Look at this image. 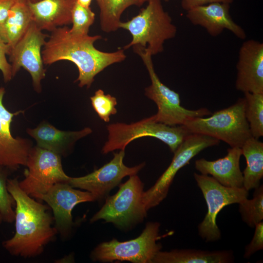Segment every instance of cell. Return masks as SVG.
<instances>
[{
  "label": "cell",
  "mask_w": 263,
  "mask_h": 263,
  "mask_svg": "<svg viewBox=\"0 0 263 263\" xmlns=\"http://www.w3.org/2000/svg\"><path fill=\"white\" fill-rule=\"evenodd\" d=\"M160 224L149 222L137 238L120 242L116 239L102 242L92 251L91 258L94 261L113 262L128 261L133 263H152L156 254L161 250L159 238Z\"/></svg>",
  "instance_id": "obj_8"
},
{
  "label": "cell",
  "mask_w": 263,
  "mask_h": 263,
  "mask_svg": "<svg viewBox=\"0 0 263 263\" xmlns=\"http://www.w3.org/2000/svg\"><path fill=\"white\" fill-rule=\"evenodd\" d=\"M148 5L131 19L121 21L119 28L128 31L131 41L124 47L145 48L152 56L162 53L166 40L175 38L176 26L169 13L163 8L161 0H148Z\"/></svg>",
  "instance_id": "obj_3"
},
{
  "label": "cell",
  "mask_w": 263,
  "mask_h": 263,
  "mask_svg": "<svg viewBox=\"0 0 263 263\" xmlns=\"http://www.w3.org/2000/svg\"><path fill=\"white\" fill-rule=\"evenodd\" d=\"M246 165L243 174V187L249 191L258 187L263 177V143L251 137L241 147Z\"/></svg>",
  "instance_id": "obj_23"
},
{
  "label": "cell",
  "mask_w": 263,
  "mask_h": 263,
  "mask_svg": "<svg viewBox=\"0 0 263 263\" xmlns=\"http://www.w3.org/2000/svg\"><path fill=\"white\" fill-rule=\"evenodd\" d=\"M94 19V13L90 7H84L75 1L72 11V26L70 32L77 36L89 35L90 27Z\"/></svg>",
  "instance_id": "obj_27"
},
{
  "label": "cell",
  "mask_w": 263,
  "mask_h": 263,
  "mask_svg": "<svg viewBox=\"0 0 263 263\" xmlns=\"http://www.w3.org/2000/svg\"><path fill=\"white\" fill-rule=\"evenodd\" d=\"M184 126L191 133L211 136L225 142L230 147L241 148L245 141L252 137L245 116L243 97L209 116L190 119Z\"/></svg>",
  "instance_id": "obj_4"
},
{
  "label": "cell",
  "mask_w": 263,
  "mask_h": 263,
  "mask_svg": "<svg viewBox=\"0 0 263 263\" xmlns=\"http://www.w3.org/2000/svg\"><path fill=\"white\" fill-rule=\"evenodd\" d=\"M26 166L25 178L19 186L36 199L38 200L55 184L68 183L70 178L62 169L60 155L37 146L31 149Z\"/></svg>",
  "instance_id": "obj_11"
},
{
  "label": "cell",
  "mask_w": 263,
  "mask_h": 263,
  "mask_svg": "<svg viewBox=\"0 0 263 263\" xmlns=\"http://www.w3.org/2000/svg\"><path fill=\"white\" fill-rule=\"evenodd\" d=\"M75 0H40L28 2L33 20L41 30L52 32L72 23V11Z\"/></svg>",
  "instance_id": "obj_20"
},
{
  "label": "cell",
  "mask_w": 263,
  "mask_h": 263,
  "mask_svg": "<svg viewBox=\"0 0 263 263\" xmlns=\"http://www.w3.org/2000/svg\"><path fill=\"white\" fill-rule=\"evenodd\" d=\"M236 89L246 92L263 94V43L254 39L241 46L236 64Z\"/></svg>",
  "instance_id": "obj_15"
},
{
  "label": "cell",
  "mask_w": 263,
  "mask_h": 263,
  "mask_svg": "<svg viewBox=\"0 0 263 263\" xmlns=\"http://www.w3.org/2000/svg\"><path fill=\"white\" fill-rule=\"evenodd\" d=\"M38 200L45 201L52 209L56 228L63 235L67 234L73 226L72 212L77 205L96 200L91 192L73 188L66 182L55 184Z\"/></svg>",
  "instance_id": "obj_14"
},
{
  "label": "cell",
  "mask_w": 263,
  "mask_h": 263,
  "mask_svg": "<svg viewBox=\"0 0 263 263\" xmlns=\"http://www.w3.org/2000/svg\"><path fill=\"white\" fill-rule=\"evenodd\" d=\"M234 0H182L181 7L187 11L192 8L210 3L221 2L230 4Z\"/></svg>",
  "instance_id": "obj_32"
},
{
  "label": "cell",
  "mask_w": 263,
  "mask_h": 263,
  "mask_svg": "<svg viewBox=\"0 0 263 263\" xmlns=\"http://www.w3.org/2000/svg\"><path fill=\"white\" fill-rule=\"evenodd\" d=\"M48 37L33 21L23 37L10 48L7 55L13 77L21 68H23L30 74L33 88L38 93L41 92V81L46 75L41 51Z\"/></svg>",
  "instance_id": "obj_12"
},
{
  "label": "cell",
  "mask_w": 263,
  "mask_h": 263,
  "mask_svg": "<svg viewBox=\"0 0 263 263\" xmlns=\"http://www.w3.org/2000/svg\"><path fill=\"white\" fill-rule=\"evenodd\" d=\"M9 170L6 168L0 167V213L3 221L12 223L15 221V211L13 207L16 205V203L7 188Z\"/></svg>",
  "instance_id": "obj_28"
},
{
  "label": "cell",
  "mask_w": 263,
  "mask_h": 263,
  "mask_svg": "<svg viewBox=\"0 0 263 263\" xmlns=\"http://www.w3.org/2000/svg\"><path fill=\"white\" fill-rule=\"evenodd\" d=\"M113 154V158L100 168L84 176L70 177L68 183L91 192L96 200H100L106 198L124 177L136 175L145 165L142 163L132 167L126 166L123 162L125 150Z\"/></svg>",
  "instance_id": "obj_13"
},
{
  "label": "cell",
  "mask_w": 263,
  "mask_h": 263,
  "mask_svg": "<svg viewBox=\"0 0 263 263\" xmlns=\"http://www.w3.org/2000/svg\"><path fill=\"white\" fill-rule=\"evenodd\" d=\"M7 188L15 199L16 232L2 243L11 255L24 258L37 256L55 237L57 230L47 206L25 193L17 178L8 179Z\"/></svg>",
  "instance_id": "obj_2"
},
{
  "label": "cell",
  "mask_w": 263,
  "mask_h": 263,
  "mask_svg": "<svg viewBox=\"0 0 263 263\" xmlns=\"http://www.w3.org/2000/svg\"><path fill=\"white\" fill-rule=\"evenodd\" d=\"M93 0H75L76 2L78 4L86 7H90Z\"/></svg>",
  "instance_id": "obj_34"
},
{
  "label": "cell",
  "mask_w": 263,
  "mask_h": 263,
  "mask_svg": "<svg viewBox=\"0 0 263 263\" xmlns=\"http://www.w3.org/2000/svg\"><path fill=\"white\" fill-rule=\"evenodd\" d=\"M16 0H0V24L6 18L8 12Z\"/></svg>",
  "instance_id": "obj_33"
},
{
  "label": "cell",
  "mask_w": 263,
  "mask_h": 263,
  "mask_svg": "<svg viewBox=\"0 0 263 263\" xmlns=\"http://www.w3.org/2000/svg\"><path fill=\"white\" fill-rule=\"evenodd\" d=\"M26 0L28 2L35 3L36 2H38L40 1V0Z\"/></svg>",
  "instance_id": "obj_35"
},
{
  "label": "cell",
  "mask_w": 263,
  "mask_h": 263,
  "mask_svg": "<svg viewBox=\"0 0 263 263\" xmlns=\"http://www.w3.org/2000/svg\"><path fill=\"white\" fill-rule=\"evenodd\" d=\"M242 155L239 147H230L224 157L214 161L205 158L195 162V168L201 174L210 175L222 185L230 188L243 187V174L240 167Z\"/></svg>",
  "instance_id": "obj_18"
},
{
  "label": "cell",
  "mask_w": 263,
  "mask_h": 263,
  "mask_svg": "<svg viewBox=\"0 0 263 263\" xmlns=\"http://www.w3.org/2000/svg\"><path fill=\"white\" fill-rule=\"evenodd\" d=\"M107 129L108 137L102 150L103 154L117 150H125L132 141L145 136L162 141L174 152L186 137L191 134L184 125L169 126L155 121L152 116L131 124H109Z\"/></svg>",
  "instance_id": "obj_7"
},
{
  "label": "cell",
  "mask_w": 263,
  "mask_h": 263,
  "mask_svg": "<svg viewBox=\"0 0 263 263\" xmlns=\"http://www.w3.org/2000/svg\"><path fill=\"white\" fill-rule=\"evenodd\" d=\"M234 256L231 250L208 251L194 249L159 251L152 263H231Z\"/></svg>",
  "instance_id": "obj_21"
},
{
  "label": "cell",
  "mask_w": 263,
  "mask_h": 263,
  "mask_svg": "<svg viewBox=\"0 0 263 263\" xmlns=\"http://www.w3.org/2000/svg\"><path fill=\"white\" fill-rule=\"evenodd\" d=\"M239 204L242 220L248 226L253 228L263 220V186L254 189L253 197L246 198Z\"/></svg>",
  "instance_id": "obj_26"
},
{
  "label": "cell",
  "mask_w": 263,
  "mask_h": 263,
  "mask_svg": "<svg viewBox=\"0 0 263 263\" xmlns=\"http://www.w3.org/2000/svg\"><path fill=\"white\" fill-rule=\"evenodd\" d=\"M220 141L211 136L197 133L187 136L173 152L172 161L155 184L144 191L142 202L146 210L159 205L167 196L169 188L178 171L188 164L201 151L218 145Z\"/></svg>",
  "instance_id": "obj_10"
},
{
  "label": "cell",
  "mask_w": 263,
  "mask_h": 263,
  "mask_svg": "<svg viewBox=\"0 0 263 263\" xmlns=\"http://www.w3.org/2000/svg\"><path fill=\"white\" fill-rule=\"evenodd\" d=\"M230 5L215 2L198 6L187 11L186 17L191 24L203 27L212 37L220 35L226 29L238 38L244 39L246 33L233 20L230 14Z\"/></svg>",
  "instance_id": "obj_17"
},
{
  "label": "cell",
  "mask_w": 263,
  "mask_h": 263,
  "mask_svg": "<svg viewBox=\"0 0 263 263\" xmlns=\"http://www.w3.org/2000/svg\"><path fill=\"white\" fill-rule=\"evenodd\" d=\"M33 21L28 2L16 0L0 24V38L11 48L23 37Z\"/></svg>",
  "instance_id": "obj_22"
},
{
  "label": "cell",
  "mask_w": 263,
  "mask_h": 263,
  "mask_svg": "<svg viewBox=\"0 0 263 263\" xmlns=\"http://www.w3.org/2000/svg\"><path fill=\"white\" fill-rule=\"evenodd\" d=\"M27 132L35 139L38 147L64 156L77 141L91 133L92 130L86 127L78 131H63L43 121L34 129H27Z\"/></svg>",
  "instance_id": "obj_19"
},
{
  "label": "cell",
  "mask_w": 263,
  "mask_h": 263,
  "mask_svg": "<svg viewBox=\"0 0 263 263\" xmlns=\"http://www.w3.org/2000/svg\"><path fill=\"white\" fill-rule=\"evenodd\" d=\"M193 176L207 206L206 216L198 226V235L207 243L216 242L221 238L216 223L218 214L224 207L247 198L248 191L244 187L224 186L208 175L195 172Z\"/></svg>",
  "instance_id": "obj_9"
},
{
  "label": "cell",
  "mask_w": 263,
  "mask_h": 263,
  "mask_svg": "<svg viewBox=\"0 0 263 263\" xmlns=\"http://www.w3.org/2000/svg\"><path fill=\"white\" fill-rule=\"evenodd\" d=\"M164 0V1H166V2H168V1H169L170 0Z\"/></svg>",
  "instance_id": "obj_37"
},
{
  "label": "cell",
  "mask_w": 263,
  "mask_h": 263,
  "mask_svg": "<svg viewBox=\"0 0 263 263\" xmlns=\"http://www.w3.org/2000/svg\"><path fill=\"white\" fill-rule=\"evenodd\" d=\"M2 222H3L2 218L0 213V225L2 223Z\"/></svg>",
  "instance_id": "obj_36"
},
{
  "label": "cell",
  "mask_w": 263,
  "mask_h": 263,
  "mask_svg": "<svg viewBox=\"0 0 263 263\" xmlns=\"http://www.w3.org/2000/svg\"><path fill=\"white\" fill-rule=\"evenodd\" d=\"M132 48L142 58L150 75L151 84L145 88V94L157 106V113L152 116L155 121L171 126L184 125L190 119L205 117L212 113L205 108L192 110L182 106L179 94L163 84L155 73L152 56L145 48L137 46Z\"/></svg>",
  "instance_id": "obj_5"
},
{
  "label": "cell",
  "mask_w": 263,
  "mask_h": 263,
  "mask_svg": "<svg viewBox=\"0 0 263 263\" xmlns=\"http://www.w3.org/2000/svg\"><path fill=\"white\" fill-rule=\"evenodd\" d=\"M99 8L100 25L107 33L119 28L121 16L123 12L132 5L141 6L148 0H95Z\"/></svg>",
  "instance_id": "obj_24"
},
{
  "label": "cell",
  "mask_w": 263,
  "mask_h": 263,
  "mask_svg": "<svg viewBox=\"0 0 263 263\" xmlns=\"http://www.w3.org/2000/svg\"><path fill=\"white\" fill-rule=\"evenodd\" d=\"M144 191V183L140 178L136 174L130 176L119 186L115 194L106 198L104 205L90 222L104 220L122 229L132 228L147 216V211L142 202Z\"/></svg>",
  "instance_id": "obj_6"
},
{
  "label": "cell",
  "mask_w": 263,
  "mask_h": 263,
  "mask_svg": "<svg viewBox=\"0 0 263 263\" xmlns=\"http://www.w3.org/2000/svg\"><path fill=\"white\" fill-rule=\"evenodd\" d=\"M10 47L1 39L0 36V71L1 72L5 82H7L13 78L10 63L6 58Z\"/></svg>",
  "instance_id": "obj_31"
},
{
  "label": "cell",
  "mask_w": 263,
  "mask_h": 263,
  "mask_svg": "<svg viewBox=\"0 0 263 263\" xmlns=\"http://www.w3.org/2000/svg\"><path fill=\"white\" fill-rule=\"evenodd\" d=\"M255 231L250 242L245 246L244 258L249 259L256 252L263 249V222L254 227Z\"/></svg>",
  "instance_id": "obj_30"
},
{
  "label": "cell",
  "mask_w": 263,
  "mask_h": 263,
  "mask_svg": "<svg viewBox=\"0 0 263 263\" xmlns=\"http://www.w3.org/2000/svg\"><path fill=\"white\" fill-rule=\"evenodd\" d=\"M41 51L44 64L51 65L61 60L74 63L78 70L80 87L89 88L94 77L107 67L124 61V50L105 52L96 49L94 42L101 38L100 35L77 36L70 32L67 26L58 27L52 32Z\"/></svg>",
  "instance_id": "obj_1"
},
{
  "label": "cell",
  "mask_w": 263,
  "mask_h": 263,
  "mask_svg": "<svg viewBox=\"0 0 263 263\" xmlns=\"http://www.w3.org/2000/svg\"><path fill=\"white\" fill-rule=\"evenodd\" d=\"M5 89L0 88V167L9 170L17 169L20 165L26 166L32 147L28 139L14 138L10 131L13 118L21 111L14 113L8 111L3 104Z\"/></svg>",
  "instance_id": "obj_16"
},
{
  "label": "cell",
  "mask_w": 263,
  "mask_h": 263,
  "mask_svg": "<svg viewBox=\"0 0 263 263\" xmlns=\"http://www.w3.org/2000/svg\"><path fill=\"white\" fill-rule=\"evenodd\" d=\"M90 99L94 109L104 121L109 122L110 116L116 113V98L109 94H105L103 90H97Z\"/></svg>",
  "instance_id": "obj_29"
},
{
  "label": "cell",
  "mask_w": 263,
  "mask_h": 263,
  "mask_svg": "<svg viewBox=\"0 0 263 263\" xmlns=\"http://www.w3.org/2000/svg\"><path fill=\"white\" fill-rule=\"evenodd\" d=\"M244 114L252 137L263 136V94L244 93Z\"/></svg>",
  "instance_id": "obj_25"
}]
</instances>
